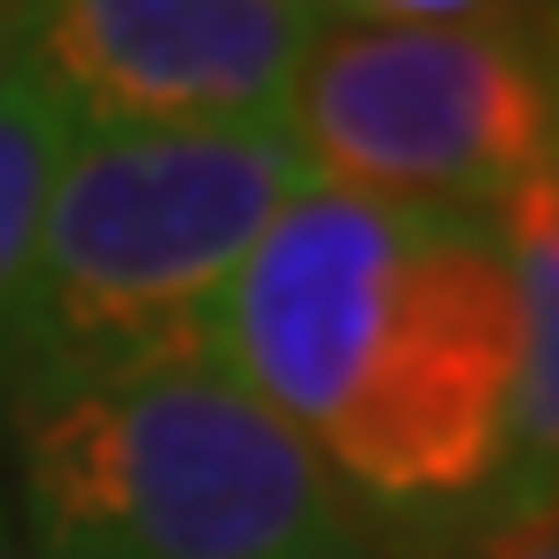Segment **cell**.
Masks as SVG:
<instances>
[{
    "label": "cell",
    "mask_w": 559,
    "mask_h": 559,
    "mask_svg": "<svg viewBox=\"0 0 559 559\" xmlns=\"http://www.w3.org/2000/svg\"><path fill=\"white\" fill-rule=\"evenodd\" d=\"M226 366L311 443L349 513L428 521L513 466V280L489 218L304 187L257 234Z\"/></svg>",
    "instance_id": "cell-1"
},
{
    "label": "cell",
    "mask_w": 559,
    "mask_h": 559,
    "mask_svg": "<svg viewBox=\"0 0 559 559\" xmlns=\"http://www.w3.org/2000/svg\"><path fill=\"white\" fill-rule=\"evenodd\" d=\"M311 171L280 124L70 132L24 288L0 319V389L226 358V304Z\"/></svg>",
    "instance_id": "cell-2"
},
{
    "label": "cell",
    "mask_w": 559,
    "mask_h": 559,
    "mask_svg": "<svg viewBox=\"0 0 559 559\" xmlns=\"http://www.w3.org/2000/svg\"><path fill=\"white\" fill-rule=\"evenodd\" d=\"M16 528L86 559H304L349 498L226 358L0 389Z\"/></svg>",
    "instance_id": "cell-3"
},
{
    "label": "cell",
    "mask_w": 559,
    "mask_h": 559,
    "mask_svg": "<svg viewBox=\"0 0 559 559\" xmlns=\"http://www.w3.org/2000/svg\"><path fill=\"white\" fill-rule=\"evenodd\" d=\"M280 132L319 187L489 218L559 171L551 39L319 16Z\"/></svg>",
    "instance_id": "cell-4"
},
{
    "label": "cell",
    "mask_w": 559,
    "mask_h": 559,
    "mask_svg": "<svg viewBox=\"0 0 559 559\" xmlns=\"http://www.w3.org/2000/svg\"><path fill=\"white\" fill-rule=\"evenodd\" d=\"M319 16L296 0H24L16 70L70 132L280 124Z\"/></svg>",
    "instance_id": "cell-5"
},
{
    "label": "cell",
    "mask_w": 559,
    "mask_h": 559,
    "mask_svg": "<svg viewBox=\"0 0 559 559\" xmlns=\"http://www.w3.org/2000/svg\"><path fill=\"white\" fill-rule=\"evenodd\" d=\"M513 280V466L559 474V171L528 179L506 210H489Z\"/></svg>",
    "instance_id": "cell-6"
},
{
    "label": "cell",
    "mask_w": 559,
    "mask_h": 559,
    "mask_svg": "<svg viewBox=\"0 0 559 559\" xmlns=\"http://www.w3.org/2000/svg\"><path fill=\"white\" fill-rule=\"evenodd\" d=\"M396 559H559V474L506 466L481 498L428 521H373Z\"/></svg>",
    "instance_id": "cell-7"
},
{
    "label": "cell",
    "mask_w": 559,
    "mask_h": 559,
    "mask_svg": "<svg viewBox=\"0 0 559 559\" xmlns=\"http://www.w3.org/2000/svg\"><path fill=\"white\" fill-rule=\"evenodd\" d=\"M62 148H70L62 109L16 70L0 86V319H9V304L24 288V264H32V241H39V210H47Z\"/></svg>",
    "instance_id": "cell-8"
},
{
    "label": "cell",
    "mask_w": 559,
    "mask_h": 559,
    "mask_svg": "<svg viewBox=\"0 0 559 559\" xmlns=\"http://www.w3.org/2000/svg\"><path fill=\"white\" fill-rule=\"evenodd\" d=\"M349 24H404V32H528L551 39V0H342Z\"/></svg>",
    "instance_id": "cell-9"
},
{
    "label": "cell",
    "mask_w": 559,
    "mask_h": 559,
    "mask_svg": "<svg viewBox=\"0 0 559 559\" xmlns=\"http://www.w3.org/2000/svg\"><path fill=\"white\" fill-rule=\"evenodd\" d=\"M304 559H396V551H389V536H381V528H373V521L358 513L349 528H334L326 544H311Z\"/></svg>",
    "instance_id": "cell-10"
},
{
    "label": "cell",
    "mask_w": 559,
    "mask_h": 559,
    "mask_svg": "<svg viewBox=\"0 0 559 559\" xmlns=\"http://www.w3.org/2000/svg\"><path fill=\"white\" fill-rule=\"evenodd\" d=\"M16 16H24V0H0V86L16 79Z\"/></svg>",
    "instance_id": "cell-11"
},
{
    "label": "cell",
    "mask_w": 559,
    "mask_h": 559,
    "mask_svg": "<svg viewBox=\"0 0 559 559\" xmlns=\"http://www.w3.org/2000/svg\"><path fill=\"white\" fill-rule=\"evenodd\" d=\"M0 559H24V528H16V506H9V489H0Z\"/></svg>",
    "instance_id": "cell-12"
},
{
    "label": "cell",
    "mask_w": 559,
    "mask_h": 559,
    "mask_svg": "<svg viewBox=\"0 0 559 559\" xmlns=\"http://www.w3.org/2000/svg\"><path fill=\"white\" fill-rule=\"evenodd\" d=\"M296 9H304V16H334V9H342V0H296Z\"/></svg>",
    "instance_id": "cell-13"
},
{
    "label": "cell",
    "mask_w": 559,
    "mask_h": 559,
    "mask_svg": "<svg viewBox=\"0 0 559 559\" xmlns=\"http://www.w3.org/2000/svg\"><path fill=\"white\" fill-rule=\"evenodd\" d=\"M24 559H86V551H32V544H24Z\"/></svg>",
    "instance_id": "cell-14"
}]
</instances>
